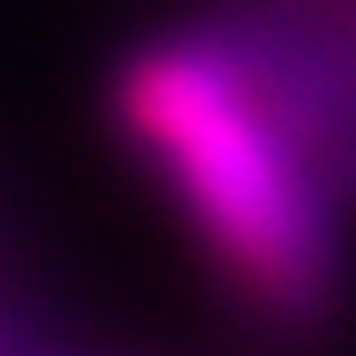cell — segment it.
Listing matches in <instances>:
<instances>
[{"mask_svg": "<svg viewBox=\"0 0 356 356\" xmlns=\"http://www.w3.org/2000/svg\"><path fill=\"white\" fill-rule=\"evenodd\" d=\"M119 125L250 303L309 321L339 297L344 243L303 125L232 42L137 48L119 72Z\"/></svg>", "mask_w": 356, "mask_h": 356, "instance_id": "obj_1", "label": "cell"}]
</instances>
